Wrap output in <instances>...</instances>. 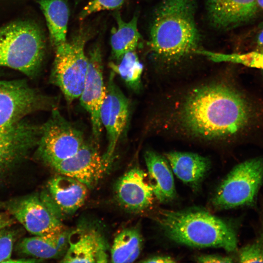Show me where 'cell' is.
Returning a JSON list of instances; mask_svg holds the SVG:
<instances>
[{
    "mask_svg": "<svg viewBox=\"0 0 263 263\" xmlns=\"http://www.w3.org/2000/svg\"><path fill=\"white\" fill-rule=\"evenodd\" d=\"M114 77V73L112 72L100 111V120L106 130L108 142L102 157L108 169L113 162L116 146L127 125L130 113L129 99L115 83Z\"/></svg>",
    "mask_w": 263,
    "mask_h": 263,
    "instance_id": "10",
    "label": "cell"
},
{
    "mask_svg": "<svg viewBox=\"0 0 263 263\" xmlns=\"http://www.w3.org/2000/svg\"><path fill=\"white\" fill-rule=\"evenodd\" d=\"M263 184V156L250 158L233 167L212 199L218 209L254 207Z\"/></svg>",
    "mask_w": 263,
    "mask_h": 263,
    "instance_id": "5",
    "label": "cell"
},
{
    "mask_svg": "<svg viewBox=\"0 0 263 263\" xmlns=\"http://www.w3.org/2000/svg\"><path fill=\"white\" fill-rule=\"evenodd\" d=\"M176 261L172 258L167 256H155L149 258L142 261L143 263H175Z\"/></svg>",
    "mask_w": 263,
    "mask_h": 263,
    "instance_id": "30",
    "label": "cell"
},
{
    "mask_svg": "<svg viewBox=\"0 0 263 263\" xmlns=\"http://www.w3.org/2000/svg\"><path fill=\"white\" fill-rule=\"evenodd\" d=\"M89 37V32L82 29L56 47L51 80L69 102L79 98L84 87L88 68L84 47Z\"/></svg>",
    "mask_w": 263,
    "mask_h": 263,
    "instance_id": "6",
    "label": "cell"
},
{
    "mask_svg": "<svg viewBox=\"0 0 263 263\" xmlns=\"http://www.w3.org/2000/svg\"><path fill=\"white\" fill-rule=\"evenodd\" d=\"M87 57V74L79 98L81 105L90 116L93 135L97 145L103 129L100 117V108L106 94L100 46L97 43L93 46Z\"/></svg>",
    "mask_w": 263,
    "mask_h": 263,
    "instance_id": "11",
    "label": "cell"
},
{
    "mask_svg": "<svg viewBox=\"0 0 263 263\" xmlns=\"http://www.w3.org/2000/svg\"><path fill=\"white\" fill-rule=\"evenodd\" d=\"M46 197L30 195L2 205L8 212L33 235L56 234L64 230L53 203Z\"/></svg>",
    "mask_w": 263,
    "mask_h": 263,
    "instance_id": "9",
    "label": "cell"
},
{
    "mask_svg": "<svg viewBox=\"0 0 263 263\" xmlns=\"http://www.w3.org/2000/svg\"><path fill=\"white\" fill-rule=\"evenodd\" d=\"M68 247L60 262H108V245L101 231L81 225L69 233Z\"/></svg>",
    "mask_w": 263,
    "mask_h": 263,
    "instance_id": "13",
    "label": "cell"
},
{
    "mask_svg": "<svg viewBox=\"0 0 263 263\" xmlns=\"http://www.w3.org/2000/svg\"><path fill=\"white\" fill-rule=\"evenodd\" d=\"M40 260H37L36 259H11L7 263H34L39 262Z\"/></svg>",
    "mask_w": 263,
    "mask_h": 263,
    "instance_id": "33",
    "label": "cell"
},
{
    "mask_svg": "<svg viewBox=\"0 0 263 263\" xmlns=\"http://www.w3.org/2000/svg\"><path fill=\"white\" fill-rule=\"evenodd\" d=\"M109 65L113 72L117 73L128 87L135 92L139 91L143 65L135 50L125 53L117 63L112 62Z\"/></svg>",
    "mask_w": 263,
    "mask_h": 263,
    "instance_id": "24",
    "label": "cell"
},
{
    "mask_svg": "<svg viewBox=\"0 0 263 263\" xmlns=\"http://www.w3.org/2000/svg\"><path fill=\"white\" fill-rule=\"evenodd\" d=\"M199 263H232L233 259L230 257L223 256L215 254L202 255L196 259Z\"/></svg>",
    "mask_w": 263,
    "mask_h": 263,
    "instance_id": "29",
    "label": "cell"
},
{
    "mask_svg": "<svg viewBox=\"0 0 263 263\" xmlns=\"http://www.w3.org/2000/svg\"><path fill=\"white\" fill-rule=\"evenodd\" d=\"M260 204L256 234L253 240L238 251L239 262L263 263V197Z\"/></svg>",
    "mask_w": 263,
    "mask_h": 263,
    "instance_id": "25",
    "label": "cell"
},
{
    "mask_svg": "<svg viewBox=\"0 0 263 263\" xmlns=\"http://www.w3.org/2000/svg\"><path fill=\"white\" fill-rule=\"evenodd\" d=\"M149 180L154 197L160 203H168L176 196L173 172L165 157L148 150L144 154Z\"/></svg>",
    "mask_w": 263,
    "mask_h": 263,
    "instance_id": "18",
    "label": "cell"
},
{
    "mask_svg": "<svg viewBox=\"0 0 263 263\" xmlns=\"http://www.w3.org/2000/svg\"><path fill=\"white\" fill-rule=\"evenodd\" d=\"M117 26L112 30L111 45L113 58L118 60L125 53L135 50L141 38L138 29L137 14L128 22L124 21L118 12L114 13Z\"/></svg>",
    "mask_w": 263,
    "mask_h": 263,
    "instance_id": "21",
    "label": "cell"
},
{
    "mask_svg": "<svg viewBox=\"0 0 263 263\" xmlns=\"http://www.w3.org/2000/svg\"><path fill=\"white\" fill-rule=\"evenodd\" d=\"M41 126L37 146L39 157L49 166L75 154L86 142L82 132L65 119L56 108Z\"/></svg>",
    "mask_w": 263,
    "mask_h": 263,
    "instance_id": "7",
    "label": "cell"
},
{
    "mask_svg": "<svg viewBox=\"0 0 263 263\" xmlns=\"http://www.w3.org/2000/svg\"><path fill=\"white\" fill-rule=\"evenodd\" d=\"M257 42L258 48H259L258 50L263 51V27L259 33Z\"/></svg>",
    "mask_w": 263,
    "mask_h": 263,
    "instance_id": "32",
    "label": "cell"
},
{
    "mask_svg": "<svg viewBox=\"0 0 263 263\" xmlns=\"http://www.w3.org/2000/svg\"><path fill=\"white\" fill-rule=\"evenodd\" d=\"M41 126L23 120L0 129V179L37 146Z\"/></svg>",
    "mask_w": 263,
    "mask_h": 263,
    "instance_id": "12",
    "label": "cell"
},
{
    "mask_svg": "<svg viewBox=\"0 0 263 263\" xmlns=\"http://www.w3.org/2000/svg\"><path fill=\"white\" fill-rule=\"evenodd\" d=\"M50 38L56 47L66 42L69 10L65 0H39Z\"/></svg>",
    "mask_w": 263,
    "mask_h": 263,
    "instance_id": "22",
    "label": "cell"
},
{
    "mask_svg": "<svg viewBox=\"0 0 263 263\" xmlns=\"http://www.w3.org/2000/svg\"><path fill=\"white\" fill-rule=\"evenodd\" d=\"M196 8L197 0H162L156 6L148 42L156 63L173 67L197 56L201 48Z\"/></svg>",
    "mask_w": 263,
    "mask_h": 263,
    "instance_id": "2",
    "label": "cell"
},
{
    "mask_svg": "<svg viewBox=\"0 0 263 263\" xmlns=\"http://www.w3.org/2000/svg\"><path fill=\"white\" fill-rule=\"evenodd\" d=\"M143 239L138 229L130 227L122 230L115 237L111 248L112 263L134 262L142 248Z\"/></svg>",
    "mask_w": 263,
    "mask_h": 263,
    "instance_id": "23",
    "label": "cell"
},
{
    "mask_svg": "<svg viewBox=\"0 0 263 263\" xmlns=\"http://www.w3.org/2000/svg\"><path fill=\"white\" fill-rule=\"evenodd\" d=\"M50 166L60 174L75 178L88 188L97 183L108 169L97 147L87 143L72 156Z\"/></svg>",
    "mask_w": 263,
    "mask_h": 263,
    "instance_id": "14",
    "label": "cell"
},
{
    "mask_svg": "<svg viewBox=\"0 0 263 263\" xmlns=\"http://www.w3.org/2000/svg\"><path fill=\"white\" fill-rule=\"evenodd\" d=\"M44 52V38L35 23L17 21L0 28V66L33 77L39 71Z\"/></svg>",
    "mask_w": 263,
    "mask_h": 263,
    "instance_id": "4",
    "label": "cell"
},
{
    "mask_svg": "<svg viewBox=\"0 0 263 263\" xmlns=\"http://www.w3.org/2000/svg\"><path fill=\"white\" fill-rule=\"evenodd\" d=\"M129 0H90L82 9L79 19L82 20L92 14L107 10H114L122 6Z\"/></svg>",
    "mask_w": 263,
    "mask_h": 263,
    "instance_id": "27",
    "label": "cell"
},
{
    "mask_svg": "<svg viewBox=\"0 0 263 263\" xmlns=\"http://www.w3.org/2000/svg\"><path fill=\"white\" fill-rule=\"evenodd\" d=\"M209 60L215 62H230L263 71V51H256L244 53L225 54L209 51L207 54Z\"/></svg>",
    "mask_w": 263,
    "mask_h": 263,
    "instance_id": "26",
    "label": "cell"
},
{
    "mask_svg": "<svg viewBox=\"0 0 263 263\" xmlns=\"http://www.w3.org/2000/svg\"><path fill=\"white\" fill-rule=\"evenodd\" d=\"M9 227L0 230V263H7L11 259L14 245L18 237L17 231Z\"/></svg>",
    "mask_w": 263,
    "mask_h": 263,
    "instance_id": "28",
    "label": "cell"
},
{
    "mask_svg": "<svg viewBox=\"0 0 263 263\" xmlns=\"http://www.w3.org/2000/svg\"><path fill=\"white\" fill-rule=\"evenodd\" d=\"M14 220L9 215L0 213V230L11 226L15 223Z\"/></svg>",
    "mask_w": 263,
    "mask_h": 263,
    "instance_id": "31",
    "label": "cell"
},
{
    "mask_svg": "<svg viewBox=\"0 0 263 263\" xmlns=\"http://www.w3.org/2000/svg\"><path fill=\"white\" fill-rule=\"evenodd\" d=\"M257 3L258 9H263V0H257Z\"/></svg>",
    "mask_w": 263,
    "mask_h": 263,
    "instance_id": "34",
    "label": "cell"
},
{
    "mask_svg": "<svg viewBox=\"0 0 263 263\" xmlns=\"http://www.w3.org/2000/svg\"><path fill=\"white\" fill-rule=\"evenodd\" d=\"M156 220L168 238L177 243L221 248L228 252L237 251L238 236L234 226L207 211L160 210Z\"/></svg>",
    "mask_w": 263,
    "mask_h": 263,
    "instance_id": "3",
    "label": "cell"
},
{
    "mask_svg": "<svg viewBox=\"0 0 263 263\" xmlns=\"http://www.w3.org/2000/svg\"><path fill=\"white\" fill-rule=\"evenodd\" d=\"M69 233L64 229L56 234L24 238L18 243L17 249L39 260L58 258L67 250Z\"/></svg>",
    "mask_w": 263,
    "mask_h": 263,
    "instance_id": "20",
    "label": "cell"
},
{
    "mask_svg": "<svg viewBox=\"0 0 263 263\" xmlns=\"http://www.w3.org/2000/svg\"><path fill=\"white\" fill-rule=\"evenodd\" d=\"M56 100L23 80H0V129L12 126L35 111L56 109Z\"/></svg>",
    "mask_w": 263,
    "mask_h": 263,
    "instance_id": "8",
    "label": "cell"
},
{
    "mask_svg": "<svg viewBox=\"0 0 263 263\" xmlns=\"http://www.w3.org/2000/svg\"><path fill=\"white\" fill-rule=\"evenodd\" d=\"M47 188L57 211L71 214L84 204L88 187L75 178L59 174L48 181Z\"/></svg>",
    "mask_w": 263,
    "mask_h": 263,
    "instance_id": "17",
    "label": "cell"
},
{
    "mask_svg": "<svg viewBox=\"0 0 263 263\" xmlns=\"http://www.w3.org/2000/svg\"><path fill=\"white\" fill-rule=\"evenodd\" d=\"M146 173L133 168L117 181L115 194L117 202L125 209L133 212L143 211L152 204L154 194Z\"/></svg>",
    "mask_w": 263,
    "mask_h": 263,
    "instance_id": "15",
    "label": "cell"
},
{
    "mask_svg": "<svg viewBox=\"0 0 263 263\" xmlns=\"http://www.w3.org/2000/svg\"><path fill=\"white\" fill-rule=\"evenodd\" d=\"M205 6L210 25L220 31L249 21L258 9L257 0H205Z\"/></svg>",
    "mask_w": 263,
    "mask_h": 263,
    "instance_id": "16",
    "label": "cell"
},
{
    "mask_svg": "<svg viewBox=\"0 0 263 263\" xmlns=\"http://www.w3.org/2000/svg\"><path fill=\"white\" fill-rule=\"evenodd\" d=\"M172 172L182 182L197 188L209 169L208 158L200 154L172 151L165 154Z\"/></svg>",
    "mask_w": 263,
    "mask_h": 263,
    "instance_id": "19",
    "label": "cell"
},
{
    "mask_svg": "<svg viewBox=\"0 0 263 263\" xmlns=\"http://www.w3.org/2000/svg\"><path fill=\"white\" fill-rule=\"evenodd\" d=\"M170 109L168 123L180 134L207 142L237 134L249 119L243 96L230 85L213 80L189 89Z\"/></svg>",
    "mask_w": 263,
    "mask_h": 263,
    "instance_id": "1",
    "label": "cell"
}]
</instances>
